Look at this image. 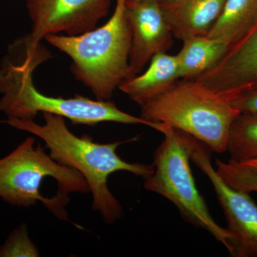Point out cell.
I'll use <instances>...</instances> for the list:
<instances>
[{
  "label": "cell",
  "instance_id": "cell-6",
  "mask_svg": "<svg viewBox=\"0 0 257 257\" xmlns=\"http://www.w3.org/2000/svg\"><path fill=\"white\" fill-rule=\"evenodd\" d=\"M163 141L154 155L153 174L145 179V188L173 203L182 217L207 231L229 251L231 234L209 213L205 200L196 186L191 171L190 156L178 130L158 123Z\"/></svg>",
  "mask_w": 257,
  "mask_h": 257
},
{
  "label": "cell",
  "instance_id": "cell-16",
  "mask_svg": "<svg viewBox=\"0 0 257 257\" xmlns=\"http://www.w3.org/2000/svg\"><path fill=\"white\" fill-rule=\"evenodd\" d=\"M216 172L225 183L232 188L246 192H257V172L230 160H215Z\"/></svg>",
  "mask_w": 257,
  "mask_h": 257
},
{
  "label": "cell",
  "instance_id": "cell-4",
  "mask_svg": "<svg viewBox=\"0 0 257 257\" xmlns=\"http://www.w3.org/2000/svg\"><path fill=\"white\" fill-rule=\"evenodd\" d=\"M35 144L30 137L0 159V198L17 207L41 202L56 217L67 220L69 194L89 192V185L77 170L58 163Z\"/></svg>",
  "mask_w": 257,
  "mask_h": 257
},
{
  "label": "cell",
  "instance_id": "cell-14",
  "mask_svg": "<svg viewBox=\"0 0 257 257\" xmlns=\"http://www.w3.org/2000/svg\"><path fill=\"white\" fill-rule=\"evenodd\" d=\"M257 17V0H226L220 16L207 36L229 47L239 40Z\"/></svg>",
  "mask_w": 257,
  "mask_h": 257
},
{
  "label": "cell",
  "instance_id": "cell-12",
  "mask_svg": "<svg viewBox=\"0 0 257 257\" xmlns=\"http://www.w3.org/2000/svg\"><path fill=\"white\" fill-rule=\"evenodd\" d=\"M148 68L121 84L119 89L140 106L168 90L181 79L177 55L161 52L152 57Z\"/></svg>",
  "mask_w": 257,
  "mask_h": 257
},
{
  "label": "cell",
  "instance_id": "cell-13",
  "mask_svg": "<svg viewBox=\"0 0 257 257\" xmlns=\"http://www.w3.org/2000/svg\"><path fill=\"white\" fill-rule=\"evenodd\" d=\"M229 45L219 39L206 36L183 41L177 54L181 79H195L215 66L224 57Z\"/></svg>",
  "mask_w": 257,
  "mask_h": 257
},
{
  "label": "cell",
  "instance_id": "cell-9",
  "mask_svg": "<svg viewBox=\"0 0 257 257\" xmlns=\"http://www.w3.org/2000/svg\"><path fill=\"white\" fill-rule=\"evenodd\" d=\"M125 8L132 34L128 63L135 77L154 56L170 50L175 37L159 0H126Z\"/></svg>",
  "mask_w": 257,
  "mask_h": 257
},
{
  "label": "cell",
  "instance_id": "cell-11",
  "mask_svg": "<svg viewBox=\"0 0 257 257\" xmlns=\"http://www.w3.org/2000/svg\"><path fill=\"white\" fill-rule=\"evenodd\" d=\"M175 38L206 36L220 16L226 0H159Z\"/></svg>",
  "mask_w": 257,
  "mask_h": 257
},
{
  "label": "cell",
  "instance_id": "cell-17",
  "mask_svg": "<svg viewBox=\"0 0 257 257\" xmlns=\"http://www.w3.org/2000/svg\"><path fill=\"white\" fill-rule=\"evenodd\" d=\"M40 251L30 236L28 226L21 225L10 235L8 239L0 246V257L40 256Z\"/></svg>",
  "mask_w": 257,
  "mask_h": 257
},
{
  "label": "cell",
  "instance_id": "cell-18",
  "mask_svg": "<svg viewBox=\"0 0 257 257\" xmlns=\"http://www.w3.org/2000/svg\"><path fill=\"white\" fill-rule=\"evenodd\" d=\"M227 100L240 113H257V87L236 93Z\"/></svg>",
  "mask_w": 257,
  "mask_h": 257
},
{
  "label": "cell",
  "instance_id": "cell-2",
  "mask_svg": "<svg viewBox=\"0 0 257 257\" xmlns=\"http://www.w3.org/2000/svg\"><path fill=\"white\" fill-rule=\"evenodd\" d=\"M42 114L44 124H38L34 119L16 118H8L4 122L43 140L53 160L77 170L87 181L92 194L93 210L99 212L106 224L119 220L123 216L122 207L108 187L109 176L124 171L145 179L153 174L154 166L123 160L116 149L126 142L100 144L87 135L79 138L69 130L62 116Z\"/></svg>",
  "mask_w": 257,
  "mask_h": 257
},
{
  "label": "cell",
  "instance_id": "cell-19",
  "mask_svg": "<svg viewBox=\"0 0 257 257\" xmlns=\"http://www.w3.org/2000/svg\"><path fill=\"white\" fill-rule=\"evenodd\" d=\"M245 167H248L250 170L257 172V160L249 161V162H244V163H240Z\"/></svg>",
  "mask_w": 257,
  "mask_h": 257
},
{
  "label": "cell",
  "instance_id": "cell-8",
  "mask_svg": "<svg viewBox=\"0 0 257 257\" xmlns=\"http://www.w3.org/2000/svg\"><path fill=\"white\" fill-rule=\"evenodd\" d=\"M111 0H26L32 22L29 37L40 43L50 35H82L109 14Z\"/></svg>",
  "mask_w": 257,
  "mask_h": 257
},
{
  "label": "cell",
  "instance_id": "cell-3",
  "mask_svg": "<svg viewBox=\"0 0 257 257\" xmlns=\"http://www.w3.org/2000/svg\"><path fill=\"white\" fill-rule=\"evenodd\" d=\"M126 0H115L114 13L102 26L82 35H50L47 43L72 60L71 72L98 100H110L116 89L133 78L130 53L132 34Z\"/></svg>",
  "mask_w": 257,
  "mask_h": 257
},
{
  "label": "cell",
  "instance_id": "cell-5",
  "mask_svg": "<svg viewBox=\"0 0 257 257\" xmlns=\"http://www.w3.org/2000/svg\"><path fill=\"white\" fill-rule=\"evenodd\" d=\"M229 101L193 79L178 81L141 106L140 117L194 137L211 152H226L231 125L239 114Z\"/></svg>",
  "mask_w": 257,
  "mask_h": 257
},
{
  "label": "cell",
  "instance_id": "cell-10",
  "mask_svg": "<svg viewBox=\"0 0 257 257\" xmlns=\"http://www.w3.org/2000/svg\"><path fill=\"white\" fill-rule=\"evenodd\" d=\"M193 80L226 99L257 87V17L215 66Z\"/></svg>",
  "mask_w": 257,
  "mask_h": 257
},
{
  "label": "cell",
  "instance_id": "cell-15",
  "mask_svg": "<svg viewBox=\"0 0 257 257\" xmlns=\"http://www.w3.org/2000/svg\"><path fill=\"white\" fill-rule=\"evenodd\" d=\"M230 160L244 163L257 160V113H239L230 127L226 142Z\"/></svg>",
  "mask_w": 257,
  "mask_h": 257
},
{
  "label": "cell",
  "instance_id": "cell-7",
  "mask_svg": "<svg viewBox=\"0 0 257 257\" xmlns=\"http://www.w3.org/2000/svg\"><path fill=\"white\" fill-rule=\"evenodd\" d=\"M180 132L190 160L209 179L226 216L231 234L229 252L234 257H257V205L249 193L225 183L211 163V150L188 134Z\"/></svg>",
  "mask_w": 257,
  "mask_h": 257
},
{
  "label": "cell",
  "instance_id": "cell-1",
  "mask_svg": "<svg viewBox=\"0 0 257 257\" xmlns=\"http://www.w3.org/2000/svg\"><path fill=\"white\" fill-rule=\"evenodd\" d=\"M52 57L42 42L34 44L20 38L10 47L0 67V111L8 118L34 119L38 113L45 112L67 118L73 124L116 122L155 128V123L120 110L111 100H93L78 94L72 98L55 97L37 90L32 79L34 71Z\"/></svg>",
  "mask_w": 257,
  "mask_h": 257
}]
</instances>
